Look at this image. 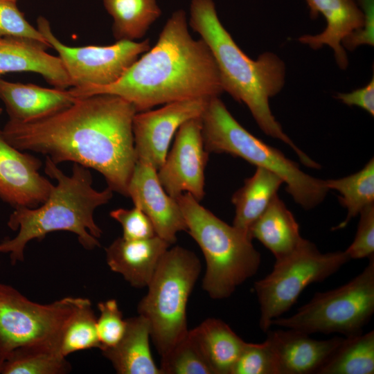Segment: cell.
Returning a JSON list of instances; mask_svg holds the SVG:
<instances>
[{
    "mask_svg": "<svg viewBox=\"0 0 374 374\" xmlns=\"http://www.w3.org/2000/svg\"><path fill=\"white\" fill-rule=\"evenodd\" d=\"M175 199L184 217L186 232L197 243L206 260L203 290L213 299L229 297L256 274L260 253L249 235L218 218L190 193Z\"/></svg>",
    "mask_w": 374,
    "mask_h": 374,
    "instance_id": "cell-5",
    "label": "cell"
},
{
    "mask_svg": "<svg viewBox=\"0 0 374 374\" xmlns=\"http://www.w3.org/2000/svg\"><path fill=\"white\" fill-rule=\"evenodd\" d=\"M214 374H231L246 342L223 321L209 318L188 330Z\"/></svg>",
    "mask_w": 374,
    "mask_h": 374,
    "instance_id": "cell-23",
    "label": "cell"
},
{
    "mask_svg": "<svg viewBox=\"0 0 374 374\" xmlns=\"http://www.w3.org/2000/svg\"><path fill=\"white\" fill-rule=\"evenodd\" d=\"M350 260L345 251L323 253L305 239L293 253L276 261L272 271L254 283L260 328L266 332L272 321L288 311L309 285L324 280Z\"/></svg>",
    "mask_w": 374,
    "mask_h": 374,
    "instance_id": "cell-9",
    "label": "cell"
},
{
    "mask_svg": "<svg viewBox=\"0 0 374 374\" xmlns=\"http://www.w3.org/2000/svg\"><path fill=\"white\" fill-rule=\"evenodd\" d=\"M201 120L203 143L208 154L238 157L275 173L286 184V190L296 203L305 210L325 199L330 190L325 180L305 173L278 149L251 134L235 120L220 96L210 98Z\"/></svg>",
    "mask_w": 374,
    "mask_h": 374,
    "instance_id": "cell-6",
    "label": "cell"
},
{
    "mask_svg": "<svg viewBox=\"0 0 374 374\" xmlns=\"http://www.w3.org/2000/svg\"><path fill=\"white\" fill-rule=\"evenodd\" d=\"M69 91L75 98L116 95L132 103L137 112L178 100L220 96L224 91L213 54L202 39L191 36L183 9L172 13L155 45L117 81Z\"/></svg>",
    "mask_w": 374,
    "mask_h": 374,
    "instance_id": "cell-2",
    "label": "cell"
},
{
    "mask_svg": "<svg viewBox=\"0 0 374 374\" xmlns=\"http://www.w3.org/2000/svg\"><path fill=\"white\" fill-rule=\"evenodd\" d=\"M150 328L141 315L126 319L123 336L114 347L101 350L119 374H161L152 357Z\"/></svg>",
    "mask_w": 374,
    "mask_h": 374,
    "instance_id": "cell-22",
    "label": "cell"
},
{
    "mask_svg": "<svg viewBox=\"0 0 374 374\" xmlns=\"http://www.w3.org/2000/svg\"><path fill=\"white\" fill-rule=\"evenodd\" d=\"M9 1H13V2H17V0H9Z\"/></svg>",
    "mask_w": 374,
    "mask_h": 374,
    "instance_id": "cell-40",
    "label": "cell"
},
{
    "mask_svg": "<svg viewBox=\"0 0 374 374\" xmlns=\"http://www.w3.org/2000/svg\"><path fill=\"white\" fill-rule=\"evenodd\" d=\"M209 100L200 98L178 100L157 109L136 112L132 122L136 161L158 170L165 161L179 127L190 119L201 117Z\"/></svg>",
    "mask_w": 374,
    "mask_h": 374,
    "instance_id": "cell-13",
    "label": "cell"
},
{
    "mask_svg": "<svg viewBox=\"0 0 374 374\" xmlns=\"http://www.w3.org/2000/svg\"><path fill=\"white\" fill-rule=\"evenodd\" d=\"M7 36L28 38L49 44L40 32L28 22L15 2L0 0V37Z\"/></svg>",
    "mask_w": 374,
    "mask_h": 374,
    "instance_id": "cell-33",
    "label": "cell"
},
{
    "mask_svg": "<svg viewBox=\"0 0 374 374\" xmlns=\"http://www.w3.org/2000/svg\"><path fill=\"white\" fill-rule=\"evenodd\" d=\"M363 13L362 28L348 36L342 42L344 48L353 51L360 45H374V0H356Z\"/></svg>",
    "mask_w": 374,
    "mask_h": 374,
    "instance_id": "cell-36",
    "label": "cell"
},
{
    "mask_svg": "<svg viewBox=\"0 0 374 374\" xmlns=\"http://www.w3.org/2000/svg\"><path fill=\"white\" fill-rule=\"evenodd\" d=\"M374 331L345 337L317 374H373Z\"/></svg>",
    "mask_w": 374,
    "mask_h": 374,
    "instance_id": "cell-26",
    "label": "cell"
},
{
    "mask_svg": "<svg viewBox=\"0 0 374 374\" xmlns=\"http://www.w3.org/2000/svg\"><path fill=\"white\" fill-rule=\"evenodd\" d=\"M96 319L91 301L82 298L62 328L57 344L60 353L66 357L76 351L100 348Z\"/></svg>",
    "mask_w": 374,
    "mask_h": 374,
    "instance_id": "cell-29",
    "label": "cell"
},
{
    "mask_svg": "<svg viewBox=\"0 0 374 374\" xmlns=\"http://www.w3.org/2000/svg\"><path fill=\"white\" fill-rule=\"evenodd\" d=\"M161 374H214L202 351L189 335L161 357Z\"/></svg>",
    "mask_w": 374,
    "mask_h": 374,
    "instance_id": "cell-30",
    "label": "cell"
},
{
    "mask_svg": "<svg viewBox=\"0 0 374 374\" xmlns=\"http://www.w3.org/2000/svg\"><path fill=\"white\" fill-rule=\"evenodd\" d=\"M45 173L57 181L47 199L34 208H15L8 220V227L19 231L15 237L0 242V253H9L15 265L24 259V249L30 240L44 238L53 231H66L77 235L86 249L100 247L98 238L102 230L93 218L95 210L107 204L113 197L109 187L96 190L88 168L73 163L72 175H65L48 157Z\"/></svg>",
    "mask_w": 374,
    "mask_h": 374,
    "instance_id": "cell-4",
    "label": "cell"
},
{
    "mask_svg": "<svg viewBox=\"0 0 374 374\" xmlns=\"http://www.w3.org/2000/svg\"><path fill=\"white\" fill-rule=\"evenodd\" d=\"M231 374H280L276 355L265 339L245 344Z\"/></svg>",
    "mask_w": 374,
    "mask_h": 374,
    "instance_id": "cell-31",
    "label": "cell"
},
{
    "mask_svg": "<svg viewBox=\"0 0 374 374\" xmlns=\"http://www.w3.org/2000/svg\"><path fill=\"white\" fill-rule=\"evenodd\" d=\"M364 269L336 289L315 293L289 317L274 319L276 325L307 334L337 332L346 337L362 333L374 312V256Z\"/></svg>",
    "mask_w": 374,
    "mask_h": 374,
    "instance_id": "cell-8",
    "label": "cell"
},
{
    "mask_svg": "<svg viewBox=\"0 0 374 374\" xmlns=\"http://www.w3.org/2000/svg\"><path fill=\"white\" fill-rule=\"evenodd\" d=\"M355 239L345 252L350 259L369 258L374 254V204L360 213Z\"/></svg>",
    "mask_w": 374,
    "mask_h": 374,
    "instance_id": "cell-35",
    "label": "cell"
},
{
    "mask_svg": "<svg viewBox=\"0 0 374 374\" xmlns=\"http://www.w3.org/2000/svg\"><path fill=\"white\" fill-rule=\"evenodd\" d=\"M42 166L38 158L21 152L0 134V198L15 208L42 204L54 185L39 174Z\"/></svg>",
    "mask_w": 374,
    "mask_h": 374,
    "instance_id": "cell-14",
    "label": "cell"
},
{
    "mask_svg": "<svg viewBox=\"0 0 374 374\" xmlns=\"http://www.w3.org/2000/svg\"><path fill=\"white\" fill-rule=\"evenodd\" d=\"M165 161L157 170V177L165 191L175 198L190 193L200 202L205 195V168L209 154L202 135L201 117L184 123Z\"/></svg>",
    "mask_w": 374,
    "mask_h": 374,
    "instance_id": "cell-12",
    "label": "cell"
},
{
    "mask_svg": "<svg viewBox=\"0 0 374 374\" xmlns=\"http://www.w3.org/2000/svg\"><path fill=\"white\" fill-rule=\"evenodd\" d=\"M109 215L121 224L125 239L143 240L157 235L152 222L137 206L130 209L119 208L112 211Z\"/></svg>",
    "mask_w": 374,
    "mask_h": 374,
    "instance_id": "cell-34",
    "label": "cell"
},
{
    "mask_svg": "<svg viewBox=\"0 0 374 374\" xmlns=\"http://www.w3.org/2000/svg\"><path fill=\"white\" fill-rule=\"evenodd\" d=\"M134 206L140 208L152 222L156 235L170 244L180 231H187L183 213L175 198L164 190L151 165L136 161L127 189Z\"/></svg>",
    "mask_w": 374,
    "mask_h": 374,
    "instance_id": "cell-15",
    "label": "cell"
},
{
    "mask_svg": "<svg viewBox=\"0 0 374 374\" xmlns=\"http://www.w3.org/2000/svg\"><path fill=\"white\" fill-rule=\"evenodd\" d=\"M188 22L210 48L223 91L248 107L265 134L288 145L305 166L319 168L283 132L271 111L269 99L285 84L283 61L271 52H264L256 60L248 57L222 25L213 0H191Z\"/></svg>",
    "mask_w": 374,
    "mask_h": 374,
    "instance_id": "cell-3",
    "label": "cell"
},
{
    "mask_svg": "<svg viewBox=\"0 0 374 374\" xmlns=\"http://www.w3.org/2000/svg\"><path fill=\"white\" fill-rule=\"evenodd\" d=\"M103 3L112 17L116 41L143 37L162 13L157 0H103Z\"/></svg>",
    "mask_w": 374,
    "mask_h": 374,
    "instance_id": "cell-25",
    "label": "cell"
},
{
    "mask_svg": "<svg viewBox=\"0 0 374 374\" xmlns=\"http://www.w3.org/2000/svg\"><path fill=\"white\" fill-rule=\"evenodd\" d=\"M134 106L116 95L78 98L47 117L21 123L9 120L1 136L19 150L48 157L54 163L72 161L98 171L107 187L128 197L136 163L132 122Z\"/></svg>",
    "mask_w": 374,
    "mask_h": 374,
    "instance_id": "cell-1",
    "label": "cell"
},
{
    "mask_svg": "<svg viewBox=\"0 0 374 374\" xmlns=\"http://www.w3.org/2000/svg\"><path fill=\"white\" fill-rule=\"evenodd\" d=\"M1 112H2V108L0 107V115L1 114Z\"/></svg>",
    "mask_w": 374,
    "mask_h": 374,
    "instance_id": "cell-39",
    "label": "cell"
},
{
    "mask_svg": "<svg viewBox=\"0 0 374 374\" xmlns=\"http://www.w3.org/2000/svg\"><path fill=\"white\" fill-rule=\"evenodd\" d=\"M2 366H3V363L0 362V373H1Z\"/></svg>",
    "mask_w": 374,
    "mask_h": 374,
    "instance_id": "cell-38",
    "label": "cell"
},
{
    "mask_svg": "<svg viewBox=\"0 0 374 374\" xmlns=\"http://www.w3.org/2000/svg\"><path fill=\"white\" fill-rule=\"evenodd\" d=\"M37 26L58 53L73 87H103L115 82L150 48L149 39L116 41L109 46H69L55 36L44 17L37 18Z\"/></svg>",
    "mask_w": 374,
    "mask_h": 374,
    "instance_id": "cell-11",
    "label": "cell"
},
{
    "mask_svg": "<svg viewBox=\"0 0 374 374\" xmlns=\"http://www.w3.org/2000/svg\"><path fill=\"white\" fill-rule=\"evenodd\" d=\"M336 98L348 106H357L374 116V78L363 87L348 93H337Z\"/></svg>",
    "mask_w": 374,
    "mask_h": 374,
    "instance_id": "cell-37",
    "label": "cell"
},
{
    "mask_svg": "<svg viewBox=\"0 0 374 374\" xmlns=\"http://www.w3.org/2000/svg\"><path fill=\"white\" fill-rule=\"evenodd\" d=\"M283 183L275 173L256 167L254 174L247 178L232 195L231 202L235 208L233 226L249 235L250 228L277 195Z\"/></svg>",
    "mask_w": 374,
    "mask_h": 374,
    "instance_id": "cell-24",
    "label": "cell"
},
{
    "mask_svg": "<svg viewBox=\"0 0 374 374\" xmlns=\"http://www.w3.org/2000/svg\"><path fill=\"white\" fill-rule=\"evenodd\" d=\"M77 98L69 90L0 78V99L10 121L26 123L47 117L71 105Z\"/></svg>",
    "mask_w": 374,
    "mask_h": 374,
    "instance_id": "cell-20",
    "label": "cell"
},
{
    "mask_svg": "<svg viewBox=\"0 0 374 374\" xmlns=\"http://www.w3.org/2000/svg\"><path fill=\"white\" fill-rule=\"evenodd\" d=\"M70 371V364L56 347L41 344L12 350L3 364L1 373L63 374Z\"/></svg>",
    "mask_w": 374,
    "mask_h": 374,
    "instance_id": "cell-27",
    "label": "cell"
},
{
    "mask_svg": "<svg viewBox=\"0 0 374 374\" xmlns=\"http://www.w3.org/2000/svg\"><path fill=\"white\" fill-rule=\"evenodd\" d=\"M310 15L315 19L319 14L326 19V26L320 33L305 35L299 38L301 43L317 50L328 46L334 52L337 65L346 69L348 57L342 46L350 35L362 28L364 18L356 0H305Z\"/></svg>",
    "mask_w": 374,
    "mask_h": 374,
    "instance_id": "cell-16",
    "label": "cell"
},
{
    "mask_svg": "<svg viewBox=\"0 0 374 374\" xmlns=\"http://www.w3.org/2000/svg\"><path fill=\"white\" fill-rule=\"evenodd\" d=\"M249 235L267 248L274 254L276 261L290 256L305 240L300 235L294 216L278 194L251 226Z\"/></svg>",
    "mask_w": 374,
    "mask_h": 374,
    "instance_id": "cell-21",
    "label": "cell"
},
{
    "mask_svg": "<svg viewBox=\"0 0 374 374\" xmlns=\"http://www.w3.org/2000/svg\"><path fill=\"white\" fill-rule=\"evenodd\" d=\"M287 329L266 332V340L276 355L280 374L317 373L344 339L335 337L316 340L305 332Z\"/></svg>",
    "mask_w": 374,
    "mask_h": 374,
    "instance_id": "cell-17",
    "label": "cell"
},
{
    "mask_svg": "<svg viewBox=\"0 0 374 374\" xmlns=\"http://www.w3.org/2000/svg\"><path fill=\"white\" fill-rule=\"evenodd\" d=\"M327 188L340 193L339 201L347 209L346 219L332 230L345 228L367 206L374 204V159L359 171L337 179L325 180Z\"/></svg>",
    "mask_w": 374,
    "mask_h": 374,
    "instance_id": "cell-28",
    "label": "cell"
},
{
    "mask_svg": "<svg viewBox=\"0 0 374 374\" xmlns=\"http://www.w3.org/2000/svg\"><path fill=\"white\" fill-rule=\"evenodd\" d=\"M51 46L19 37H0V78L10 72H33L55 88L71 86L59 57L46 52Z\"/></svg>",
    "mask_w": 374,
    "mask_h": 374,
    "instance_id": "cell-18",
    "label": "cell"
},
{
    "mask_svg": "<svg viewBox=\"0 0 374 374\" xmlns=\"http://www.w3.org/2000/svg\"><path fill=\"white\" fill-rule=\"evenodd\" d=\"M82 299L65 297L42 305L0 283V362L19 347L45 344L57 349L62 328Z\"/></svg>",
    "mask_w": 374,
    "mask_h": 374,
    "instance_id": "cell-10",
    "label": "cell"
},
{
    "mask_svg": "<svg viewBox=\"0 0 374 374\" xmlns=\"http://www.w3.org/2000/svg\"><path fill=\"white\" fill-rule=\"evenodd\" d=\"M170 245L157 235L143 240L118 238L105 249L107 262L111 270L121 274L132 287L143 288L148 285Z\"/></svg>",
    "mask_w": 374,
    "mask_h": 374,
    "instance_id": "cell-19",
    "label": "cell"
},
{
    "mask_svg": "<svg viewBox=\"0 0 374 374\" xmlns=\"http://www.w3.org/2000/svg\"><path fill=\"white\" fill-rule=\"evenodd\" d=\"M100 317L96 319V329L100 350L114 347L121 339L126 328L117 301L110 299L98 304Z\"/></svg>",
    "mask_w": 374,
    "mask_h": 374,
    "instance_id": "cell-32",
    "label": "cell"
},
{
    "mask_svg": "<svg viewBox=\"0 0 374 374\" xmlns=\"http://www.w3.org/2000/svg\"><path fill=\"white\" fill-rule=\"evenodd\" d=\"M200 271V261L193 252L179 246L169 247L138 304V314L148 321L161 357L188 334L187 303Z\"/></svg>",
    "mask_w": 374,
    "mask_h": 374,
    "instance_id": "cell-7",
    "label": "cell"
}]
</instances>
